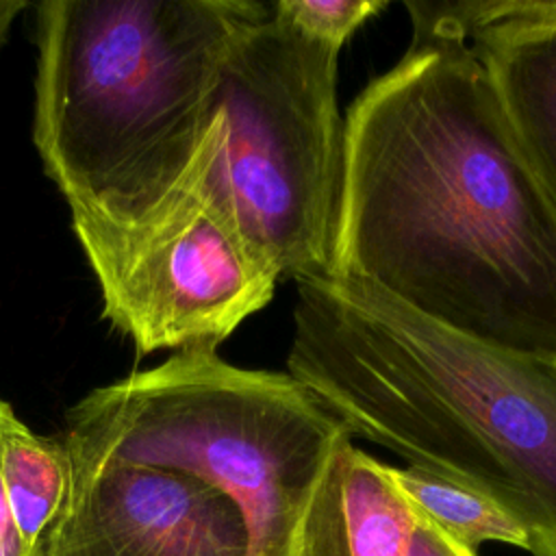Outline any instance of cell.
<instances>
[{"label":"cell","instance_id":"6da1fadb","mask_svg":"<svg viewBox=\"0 0 556 556\" xmlns=\"http://www.w3.org/2000/svg\"><path fill=\"white\" fill-rule=\"evenodd\" d=\"M413 41L343 122L332 276L480 343L556 356V211L469 37L404 2Z\"/></svg>","mask_w":556,"mask_h":556},{"label":"cell","instance_id":"7a4b0ae2","mask_svg":"<svg viewBox=\"0 0 556 556\" xmlns=\"http://www.w3.org/2000/svg\"><path fill=\"white\" fill-rule=\"evenodd\" d=\"M287 371L352 437L504 508L556 556V356L493 348L332 274L295 280Z\"/></svg>","mask_w":556,"mask_h":556},{"label":"cell","instance_id":"3957f363","mask_svg":"<svg viewBox=\"0 0 556 556\" xmlns=\"http://www.w3.org/2000/svg\"><path fill=\"white\" fill-rule=\"evenodd\" d=\"M245 0H43L33 143L74 235L135 232L185 187Z\"/></svg>","mask_w":556,"mask_h":556},{"label":"cell","instance_id":"277c9868","mask_svg":"<svg viewBox=\"0 0 556 556\" xmlns=\"http://www.w3.org/2000/svg\"><path fill=\"white\" fill-rule=\"evenodd\" d=\"M348 439L289 371L243 369L211 348L89 391L63 430L76 460L148 465L219 489L245 521L248 556H295L308 504Z\"/></svg>","mask_w":556,"mask_h":556},{"label":"cell","instance_id":"5b68a950","mask_svg":"<svg viewBox=\"0 0 556 556\" xmlns=\"http://www.w3.org/2000/svg\"><path fill=\"white\" fill-rule=\"evenodd\" d=\"M339 52L269 9L237 30L217 72L206 185L280 278L330 271Z\"/></svg>","mask_w":556,"mask_h":556},{"label":"cell","instance_id":"8992f818","mask_svg":"<svg viewBox=\"0 0 556 556\" xmlns=\"http://www.w3.org/2000/svg\"><path fill=\"white\" fill-rule=\"evenodd\" d=\"M213 113V106H211ZM211 122L180 193L135 232H80L102 317L139 356L215 350L274 295L280 276L211 193Z\"/></svg>","mask_w":556,"mask_h":556},{"label":"cell","instance_id":"52a82bcc","mask_svg":"<svg viewBox=\"0 0 556 556\" xmlns=\"http://www.w3.org/2000/svg\"><path fill=\"white\" fill-rule=\"evenodd\" d=\"M72 463V497L28 556H248L237 504L208 482L148 465Z\"/></svg>","mask_w":556,"mask_h":556},{"label":"cell","instance_id":"ba28073f","mask_svg":"<svg viewBox=\"0 0 556 556\" xmlns=\"http://www.w3.org/2000/svg\"><path fill=\"white\" fill-rule=\"evenodd\" d=\"M482 63L506 126L556 211V0L434 2Z\"/></svg>","mask_w":556,"mask_h":556},{"label":"cell","instance_id":"9c48e42d","mask_svg":"<svg viewBox=\"0 0 556 556\" xmlns=\"http://www.w3.org/2000/svg\"><path fill=\"white\" fill-rule=\"evenodd\" d=\"M417 519L387 463L348 439L308 504L295 556H404Z\"/></svg>","mask_w":556,"mask_h":556},{"label":"cell","instance_id":"30bf717a","mask_svg":"<svg viewBox=\"0 0 556 556\" xmlns=\"http://www.w3.org/2000/svg\"><path fill=\"white\" fill-rule=\"evenodd\" d=\"M0 478L24 547L63 513L74 489V463L63 437L30 430L0 397Z\"/></svg>","mask_w":556,"mask_h":556},{"label":"cell","instance_id":"8fae6325","mask_svg":"<svg viewBox=\"0 0 556 556\" xmlns=\"http://www.w3.org/2000/svg\"><path fill=\"white\" fill-rule=\"evenodd\" d=\"M387 471L408 504L463 547L476 552L495 541L528 552L523 528L489 497L410 465H387Z\"/></svg>","mask_w":556,"mask_h":556},{"label":"cell","instance_id":"7c38bea8","mask_svg":"<svg viewBox=\"0 0 556 556\" xmlns=\"http://www.w3.org/2000/svg\"><path fill=\"white\" fill-rule=\"evenodd\" d=\"M384 7V0H280L271 4L300 33L339 50L361 24Z\"/></svg>","mask_w":556,"mask_h":556},{"label":"cell","instance_id":"4fadbf2b","mask_svg":"<svg viewBox=\"0 0 556 556\" xmlns=\"http://www.w3.org/2000/svg\"><path fill=\"white\" fill-rule=\"evenodd\" d=\"M404 556H478V554L473 549L463 547L460 543L450 539L445 532H441L437 526H432L428 519L419 515L410 532Z\"/></svg>","mask_w":556,"mask_h":556},{"label":"cell","instance_id":"5bb4252c","mask_svg":"<svg viewBox=\"0 0 556 556\" xmlns=\"http://www.w3.org/2000/svg\"><path fill=\"white\" fill-rule=\"evenodd\" d=\"M0 556H26L0 478Z\"/></svg>","mask_w":556,"mask_h":556},{"label":"cell","instance_id":"9a60e30c","mask_svg":"<svg viewBox=\"0 0 556 556\" xmlns=\"http://www.w3.org/2000/svg\"><path fill=\"white\" fill-rule=\"evenodd\" d=\"M26 9H33V4L26 0H0V48L7 43L15 20Z\"/></svg>","mask_w":556,"mask_h":556}]
</instances>
